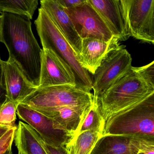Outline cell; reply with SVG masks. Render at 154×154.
<instances>
[{
	"label": "cell",
	"instance_id": "6da1fadb",
	"mask_svg": "<svg viewBox=\"0 0 154 154\" xmlns=\"http://www.w3.org/2000/svg\"><path fill=\"white\" fill-rule=\"evenodd\" d=\"M30 20L11 13H2L0 42L6 46L9 57L20 68L36 88L39 86L42 52L32 30Z\"/></svg>",
	"mask_w": 154,
	"mask_h": 154
},
{
	"label": "cell",
	"instance_id": "7a4b0ae2",
	"mask_svg": "<svg viewBox=\"0 0 154 154\" xmlns=\"http://www.w3.org/2000/svg\"><path fill=\"white\" fill-rule=\"evenodd\" d=\"M154 94V87L147 83L132 66L110 86L96 102L104 121L115 113L131 107Z\"/></svg>",
	"mask_w": 154,
	"mask_h": 154
},
{
	"label": "cell",
	"instance_id": "3957f363",
	"mask_svg": "<svg viewBox=\"0 0 154 154\" xmlns=\"http://www.w3.org/2000/svg\"><path fill=\"white\" fill-rule=\"evenodd\" d=\"M36 30L43 48L54 52L72 70L77 87L91 92L92 81L89 73L78 63L77 56L68 41L43 9H38L37 18L35 21Z\"/></svg>",
	"mask_w": 154,
	"mask_h": 154
},
{
	"label": "cell",
	"instance_id": "277c9868",
	"mask_svg": "<svg viewBox=\"0 0 154 154\" xmlns=\"http://www.w3.org/2000/svg\"><path fill=\"white\" fill-rule=\"evenodd\" d=\"M102 135L154 138V94L108 118Z\"/></svg>",
	"mask_w": 154,
	"mask_h": 154
},
{
	"label": "cell",
	"instance_id": "5b68a950",
	"mask_svg": "<svg viewBox=\"0 0 154 154\" xmlns=\"http://www.w3.org/2000/svg\"><path fill=\"white\" fill-rule=\"evenodd\" d=\"M94 103L93 94L76 85H55L37 88L20 103L34 109L63 106H85Z\"/></svg>",
	"mask_w": 154,
	"mask_h": 154
},
{
	"label": "cell",
	"instance_id": "8992f818",
	"mask_svg": "<svg viewBox=\"0 0 154 154\" xmlns=\"http://www.w3.org/2000/svg\"><path fill=\"white\" fill-rule=\"evenodd\" d=\"M125 47L120 45L109 53L94 75L92 81L94 103L103 93L132 67V58Z\"/></svg>",
	"mask_w": 154,
	"mask_h": 154
},
{
	"label": "cell",
	"instance_id": "52a82bcc",
	"mask_svg": "<svg viewBox=\"0 0 154 154\" xmlns=\"http://www.w3.org/2000/svg\"><path fill=\"white\" fill-rule=\"evenodd\" d=\"M130 35L154 44V0H122Z\"/></svg>",
	"mask_w": 154,
	"mask_h": 154
},
{
	"label": "cell",
	"instance_id": "ba28073f",
	"mask_svg": "<svg viewBox=\"0 0 154 154\" xmlns=\"http://www.w3.org/2000/svg\"><path fill=\"white\" fill-rule=\"evenodd\" d=\"M17 114L48 145L56 147L65 146L74 137L72 133L63 129L51 118L25 104L17 105Z\"/></svg>",
	"mask_w": 154,
	"mask_h": 154
},
{
	"label": "cell",
	"instance_id": "9c48e42d",
	"mask_svg": "<svg viewBox=\"0 0 154 154\" xmlns=\"http://www.w3.org/2000/svg\"><path fill=\"white\" fill-rule=\"evenodd\" d=\"M64 8L81 38H94L109 41L113 37L112 33L93 7L85 0L82 5Z\"/></svg>",
	"mask_w": 154,
	"mask_h": 154
},
{
	"label": "cell",
	"instance_id": "30bf717a",
	"mask_svg": "<svg viewBox=\"0 0 154 154\" xmlns=\"http://www.w3.org/2000/svg\"><path fill=\"white\" fill-rule=\"evenodd\" d=\"M154 151V138L123 135H104L91 154H138Z\"/></svg>",
	"mask_w": 154,
	"mask_h": 154
},
{
	"label": "cell",
	"instance_id": "8fae6325",
	"mask_svg": "<svg viewBox=\"0 0 154 154\" xmlns=\"http://www.w3.org/2000/svg\"><path fill=\"white\" fill-rule=\"evenodd\" d=\"M40 83L38 88L71 85H76L75 76L70 66L51 50L42 48Z\"/></svg>",
	"mask_w": 154,
	"mask_h": 154
},
{
	"label": "cell",
	"instance_id": "7c38bea8",
	"mask_svg": "<svg viewBox=\"0 0 154 154\" xmlns=\"http://www.w3.org/2000/svg\"><path fill=\"white\" fill-rule=\"evenodd\" d=\"M99 13L113 36L119 41L131 36L122 0H88Z\"/></svg>",
	"mask_w": 154,
	"mask_h": 154
},
{
	"label": "cell",
	"instance_id": "4fadbf2b",
	"mask_svg": "<svg viewBox=\"0 0 154 154\" xmlns=\"http://www.w3.org/2000/svg\"><path fill=\"white\" fill-rule=\"evenodd\" d=\"M119 42L115 37L109 41L94 38H82L77 61L82 68L94 75L108 54L120 46Z\"/></svg>",
	"mask_w": 154,
	"mask_h": 154
},
{
	"label": "cell",
	"instance_id": "5bb4252c",
	"mask_svg": "<svg viewBox=\"0 0 154 154\" xmlns=\"http://www.w3.org/2000/svg\"><path fill=\"white\" fill-rule=\"evenodd\" d=\"M8 100L17 106L37 88L28 81L21 69L11 58L2 61Z\"/></svg>",
	"mask_w": 154,
	"mask_h": 154
},
{
	"label": "cell",
	"instance_id": "9a60e30c",
	"mask_svg": "<svg viewBox=\"0 0 154 154\" xmlns=\"http://www.w3.org/2000/svg\"><path fill=\"white\" fill-rule=\"evenodd\" d=\"M40 2V8L48 14L68 41L77 57L81 51L82 38L63 7L57 0H42Z\"/></svg>",
	"mask_w": 154,
	"mask_h": 154
},
{
	"label": "cell",
	"instance_id": "2e32d148",
	"mask_svg": "<svg viewBox=\"0 0 154 154\" xmlns=\"http://www.w3.org/2000/svg\"><path fill=\"white\" fill-rule=\"evenodd\" d=\"M93 104L85 106L32 109L51 118L58 123L63 129L72 133L75 136Z\"/></svg>",
	"mask_w": 154,
	"mask_h": 154
},
{
	"label": "cell",
	"instance_id": "e0dca14e",
	"mask_svg": "<svg viewBox=\"0 0 154 154\" xmlns=\"http://www.w3.org/2000/svg\"><path fill=\"white\" fill-rule=\"evenodd\" d=\"M14 140L19 152L22 154H48L38 134L22 122L17 126Z\"/></svg>",
	"mask_w": 154,
	"mask_h": 154
},
{
	"label": "cell",
	"instance_id": "ac0fdd59",
	"mask_svg": "<svg viewBox=\"0 0 154 154\" xmlns=\"http://www.w3.org/2000/svg\"><path fill=\"white\" fill-rule=\"evenodd\" d=\"M101 133L86 131L75 135L65 147L68 154H91Z\"/></svg>",
	"mask_w": 154,
	"mask_h": 154
},
{
	"label": "cell",
	"instance_id": "d6986e66",
	"mask_svg": "<svg viewBox=\"0 0 154 154\" xmlns=\"http://www.w3.org/2000/svg\"><path fill=\"white\" fill-rule=\"evenodd\" d=\"M38 6V0H3L0 1V12L17 14L31 20Z\"/></svg>",
	"mask_w": 154,
	"mask_h": 154
},
{
	"label": "cell",
	"instance_id": "ffe728a7",
	"mask_svg": "<svg viewBox=\"0 0 154 154\" xmlns=\"http://www.w3.org/2000/svg\"><path fill=\"white\" fill-rule=\"evenodd\" d=\"M104 124L105 121L99 111L98 106L94 103L75 135L86 131L99 132L102 135Z\"/></svg>",
	"mask_w": 154,
	"mask_h": 154
},
{
	"label": "cell",
	"instance_id": "44dd1931",
	"mask_svg": "<svg viewBox=\"0 0 154 154\" xmlns=\"http://www.w3.org/2000/svg\"><path fill=\"white\" fill-rule=\"evenodd\" d=\"M17 106L8 100L0 108V125L14 128L17 119Z\"/></svg>",
	"mask_w": 154,
	"mask_h": 154
},
{
	"label": "cell",
	"instance_id": "7402d4cb",
	"mask_svg": "<svg viewBox=\"0 0 154 154\" xmlns=\"http://www.w3.org/2000/svg\"><path fill=\"white\" fill-rule=\"evenodd\" d=\"M134 69L147 83L154 87V61L144 66L134 67Z\"/></svg>",
	"mask_w": 154,
	"mask_h": 154
},
{
	"label": "cell",
	"instance_id": "603a6c76",
	"mask_svg": "<svg viewBox=\"0 0 154 154\" xmlns=\"http://www.w3.org/2000/svg\"><path fill=\"white\" fill-rule=\"evenodd\" d=\"M17 127H14L8 131L0 138V154H3L10 147L15 139Z\"/></svg>",
	"mask_w": 154,
	"mask_h": 154
},
{
	"label": "cell",
	"instance_id": "cb8c5ba5",
	"mask_svg": "<svg viewBox=\"0 0 154 154\" xmlns=\"http://www.w3.org/2000/svg\"><path fill=\"white\" fill-rule=\"evenodd\" d=\"M2 61L0 57V108L8 100L6 81L3 72Z\"/></svg>",
	"mask_w": 154,
	"mask_h": 154
},
{
	"label": "cell",
	"instance_id": "d4e9b609",
	"mask_svg": "<svg viewBox=\"0 0 154 154\" xmlns=\"http://www.w3.org/2000/svg\"><path fill=\"white\" fill-rule=\"evenodd\" d=\"M40 140L42 145L45 148L48 154H68L65 146L59 147L54 146L46 143L41 137Z\"/></svg>",
	"mask_w": 154,
	"mask_h": 154
},
{
	"label": "cell",
	"instance_id": "484cf974",
	"mask_svg": "<svg viewBox=\"0 0 154 154\" xmlns=\"http://www.w3.org/2000/svg\"><path fill=\"white\" fill-rule=\"evenodd\" d=\"M65 8H71L82 5L85 0H57Z\"/></svg>",
	"mask_w": 154,
	"mask_h": 154
},
{
	"label": "cell",
	"instance_id": "4316f807",
	"mask_svg": "<svg viewBox=\"0 0 154 154\" xmlns=\"http://www.w3.org/2000/svg\"><path fill=\"white\" fill-rule=\"evenodd\" d=\"M13 128H10V127H6V126H2L0 125V138L10 129Z\"/></svg>",
	"mask_w": 154,
	"mask_h": 154
},
{
	"label": "cell",
	"instance_id": "83f0119b",
	"mask_svg": "<svg viewBox=\"0 0 154 154\" xmlns=\"http://www.w3.org/2000/svg\"><path fill=\"white\" fill-rule=\"evenodd\" d=\"M3 154H13V153H12V146L10 147Z\"/></svg>",
	"mask_w": 154,
	"mask_h": 154
},
{
	"label": "cell",
	"instance_id": "f1b7e54d",
	"mask_svg": "<svg viewBox=\"0 0 154 154\" xmlns=\"http://www.w3.org/2000/svg\"><path fill=\"white\" fill-rule=\"evenodd\" d=\"M138 154H146V153L144 152H140V153H138Z\"/></svg>",
	"mask_w": 154,
	"mask_h": 154
},
{
	"label": "cell",
	"instance_id": "f546056e",
	"mask_svg": "<svg viewBox=\"0 0 154 154\" xmlns=\"http://www.w3.org/2000/svg\"><path fill=\"white\" fill-rule=\"evenodd\" d=\"M2 17V13H1L0 12V19H1V18Z\"/></svg>",
	"mask_w": 154,
	"mask_h": 154
},
{
	"label": "cell",
	"instance_id": "4dcf8cb0",
	"mask_svg": "<svg viewBox=\"0 0 154 154\" xmlns=\"http://www.w3.org/2000/svg\"><path fill=\"white\" fill-rule=\"evenodd\" d=\"M18 154H21V153H19V152Z\"/></svg>",
	"mask_w": 154,
	"mask_h": 154
}]
</instances>
